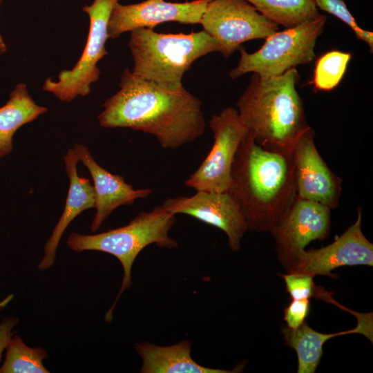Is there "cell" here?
Listing matches in <instances>:
<instances>
[{
	"label": "cell",
	"instance_id": "cell-1",
	"mask_svg": "<svg viewBox=\"0 0 373 373\" xmlns=\"http://www.w3.org/2000/svg\"><path fill=\"white\" fill-rule=\"evenodd\" d=\"M119 90L103 104L98 122L104 128H128L156 137L164 149H175L203 135L200 100L183 85L167 87L124 70Z\"/></svg>",
	"mask_w": 373,
	"mask_h": 373
},
{
	"label": "cell",
	"instance_id": "cell-2",
	"mask_svg": "<svg viewBox=\"0 0 373 373\" xmlns=\"http://www.w3.org/2000/svg\"><path fill=\"white\" fill-rule=\"evenodd\" d=\"M231 178L229 191L250 231L269 232L296 196L291 153L266 150L247 131L235 154Z\"/></svg>",
	"mask_w": 373,
	"mask_h": 373
},
{
	"label": "cell",
	"instance_id": "cell-3",
	"mask_svg": "<svg viewBox=\"0 0 373 373\" xmlns=\"http://www.w3.org/2000/svg\"><path fill=\"white\" fill-rule=\"evenodd\" d=\"M299 79L296 68L274 77L253 73L238 99L237 111L247 131L266 150L291 153L310 127L296 88Z\"/></svg>",
	"mask_w": 373,
	"mask_h": 373
},
{
	"label": "cell",
	"instance_id": "cell-4",
	"mask_svg": "<svg viewBox=\"0 0 373 373\" xmlns=\"http://www.w3.org/2000/svg\"><path fill=\"white\" fill-rule=\"evenodd\" d=\"M135 76L167 87L182 86L184 73L198 58L220 51V44L204 30L189 34L158 33L153 28L131 31L128 42Z\"/></svg>",
	"mask_w": 373,
	"mask_h": 373
},
{
	"label": "cell",
	"instance_id": "cell-5",
	"mask_svg": "<svg viewBox=\"0 0 373 373\" xmlns=\"http://www.w3.org/2000/svg\"><path fill=\"white\" fill-rule=\"evenodd\" d=\"M175 221V215L160 205L149 212L140 213L125 226L92 235L74 232L68 236L66 242L70 249L77 252L107 253L122 264L124 271L122 285L114 304L106 314V321H111L117 300L131 287L132 267L141 251L151 244L169 249L178 246L177 242L169 235Z\"/></svg>",
	"mask_w": 373,
	"mask_h": 373
},
{
	"label": "cell",
	"instance_id": "cell-6",
	"mask_svg": "<svg viewBox=\"0 0 373 373\" xmlns=\"http://www.w3.org/2000/svg\"><path fill=\"white\" fill-rule=\"evenodd\" d=\"M326 21V16L321 15L313 21L277 31L265 39L260 49L252 53L240 47V61L229 72L230 77L236 79L248 73L278 76L296 66L311 63Z\"/></svg>",
	"mask_w": 373,
	"mask_h": 373
},
{
	"label": "cell",
	"instance_id": "cell-7",
	"mask_svg": "<svg viewBox=\"0 0 373 373\" xmlns=\"http://www.w3.org/2000/svg\"><path fill=\"white\" fill-rule=\"evenodd\" d=\"M121 0H94L82 10L89 17L90 26L83 52L71 70H63L57 81L45 80L43 90L52 93L59 100L70 102L77 96L85 97L90 92V85L99 80L98 61L108 55L105 44L108 38V23L113 8Z\"/></svg>",
	"mask_w": 373,
	"mask_h": 373
},
{
	"label": "cell",
	"instance_id": "cell-8",
	"mask_svg": "<svg viewBox=\"0 0 373 373\" xmlns=\"http://www.w3.org/2000/svg\"><path fill=\"white\" fill-rule=\"evenodd\" d=\"M200 24L220 44V52L225 58L242 43L266 39L279 29L246 0H210Z\"/></svg>",
	"mask_w": 373,
	"mask_h": 373
},
{
	"label": "cell",
	"instance_id": "cell-9",
	"mask_svg": "<svg viewBox=\"0 0 373 373\" xmlns=\"http://www.w3.org/2000/svg\"><path fill=\"white\" fill-rule=\"evenodd\" d=\"M209 125L213 135L212 147L185 184L196 191L227 192L231 186L233 158L247 129L233 107L212 115Z\"/></svg>",
	"mask_w": 373,
	"mask_h": 373
},
{
	"label": "cell",
	"instance_id": "cell-10",
	"mask_svg": "<svg viewBox=\"0 0 373 373\" xmlns=\"http://www.w3.org/2000/svg\"><path fill=\"white\" fill-rule=\"evenodd\" d=\"M331 209L296 195L291 204L269 231L279 260L287 269L312 241L327 238Z\"/></svg>",
	"mask_w": 373,
	"mask_h": 373
},
{
	"label": "cell",
	"instance_id": "cell-11",
	"mask_svg": "<svg viewBox=\"0 0 373 373\" xmlns=\"http://www.w3.org/2000/svg\"><path fill=\"white\" fill-rule=\"evenodd\" d=\"M362 209H357L356 222L331 244L318 249L302 251L289 267L288 273L323 275L336 278L332 273L343 266L373 265V245L361 228Z\"/></svg>",
	"mask_w": 373,
	"mask_h": 373
},
{
	"label": "cell",
	"instance_id": "cell-12",
	"mask_svg": "<svg viewBox=\"0 0 373 373\" xmlns=\"http://www.w3.org/2000/svg\"><path fill=\"white\" fill-rule=\"evenodd\" d=\"M162 206L173 214H185L224 231L230 248L238 251L248 231L242 210L230 191H197L192 196H178L164 200Z\"/></svg>",
	"mask_w": 373,
	"mask_h": 373
},
{
	"label": "cell",
	"instance_id": "cell-13",
	"mask_svg": "<svg viewBox=\"0 0 373 373\" xmlns=\"http://www.w3.org/2000/svg\"><path fill=\"white\" fill-rule=\"evenodd\" d=\"M314 137L315 133L309 127L291 152L296 195L334 209L338 206L342 180L322 158Z\"/></svg>",
	"mask_w": 373,
	"mask_h": 373
},
{
	"label": "cell",
	"instance_id": "cell-14",
	"mask_svg": "<svg viewBox=\"0 0 373 373\" xmlns=\"http://www.w3.org/2000/svg\"><path fill=\"white\" fill-rule=\"evenodd\" d=\"M210 0H194L173 3L164 0H146L123 5L117 2L111 11L108 23V38L115 39L122 33L139 28H153L164 22L182 24L200 23Z\"/></svg>",
	"mask_w": 373,
	"mask_h": 373
},
{
	"label": "cell",
	"instance_id": "cell-15",
	"mask_svg": "<svg viewBox=\"0 0 373 373\" xmlns=\"http://www.w3.org/2000/svg\"><path fill=\"white\" fill-rule=\"evenodd\" d=\"M73 149L79 161L88 170L93 181L96 212L90 225L93 232L96 231L117 207L132 204L137 199L146 198L152 193L149 189H134L122 176L113 174L102 167L86 146L77 143Z\"/></svg>",
	"mask_w": 373,
	"mask_h": 373
},
{
	"label": "cell",
	"instance_id": "cell-16",
	"mask_svg": "<svg viewBox=\"0 0 373 373\" xmlns=\"http://www.w3.org/2000/svg\"><path fill=\"white\" fill-rule=\"evenodd\" d=\"M64 160L69 189L63 213L45 244L44 256L37 265L41 271L48 269L54 265L59 241L70 222L84 211L95 208L93 185L89 179L79 176L77 169L79 159L73 149L67 151Z\"/></svg>",
	"mask_w": 373,
	"mask_h": 373
},
{
	"label": "cell",
	"instance_id": "cell-17",
	"mask_svg": "<svg viewBox=\"0 0 373 373\" xmlns=\"http://www.w3.org/2000/svg\"><path fill=\"white\" fill-rule=\"evenodd\" d=\"M354 328L332 334H324L312 329L305 322L296 329L283 327L286 345L294 349L298 358V373H314L323 354V347L329 339L341 335L360 334L372 342V313H357Z\"/></svg>",
	"mask_w": 373,
	"mask_h": 373
},
{
	"label": "cell",
	"instance_id": "cell-18",
	"mask_svg": "<svg viewBox=\"0 0 373 373\" xmlns=\"http://www.w3.org/2000/svg\"><path fill=\"white\" fill-rule=\"evenodd\" d=\"M191 344L184 341L169 346L141 342L135 345L140 356L142 373H232L237 370L210 368L197 363L191 356Z\"/></svg>",
	"mask_w": 373,
	"mask_h": 373
},
{
	"label": "cell",
	"instance_id": "cell-19",
	"mask_svg": "<svg viewBox=\"0 0 373 373\" xmlns=\"http://www.w3.org/2000/svg\"><path fill=\"white\" fill-rule=\"evenodd\" d=\"M47 111L46 107L36 104L26 84L15 86L7 102L0 107V158L12 152L16 131Z\"/></svg>",
	"mask_w": 373,
	"mask_h": 373
},
{
	"label": "cell",
	"instance_id": "cell-20",
	"mask_svg": "<svg viewBox=\"0 0 373 373\" xmlns=\"http://www.w3.org/2000/svg\"><path fill=\"white\" fill-rule=\"evenodd\" d=\"M277 25L292 28L313 21L321 15L313 0H246Z\"/></svg>",
	"mask_w": 373,
	"mask_h": 373
},
{
	"label": "cell",
	"instance_id": "cell-21",
	"mask_svg": "<svg viewBox=\"0 0 373 373\" xmlns=\"http://www.w3.org/2000/svg\"><path fill=\"white\" fill-rule=\"evenodd\" d=\"M48 358L43 347H30L19 336L14 335L6 350L0 373H48L43 363Z\"/></svg>",
	"mask_w": 373,
	"mask_h": 373
},
{
	"label": "cell",
	"instance_id": "cell-22",
	"mask_svg": "<svg viewBox=\"0 0 373 373\" xmlns=\"http://www.w3.org/2000/svg\"><path fill=\"white\" fill-rule=\"evenodd\" d=\"M350 52L332 50L325 52L316 61L313 79L316 90L329 91L343 79L351 59Z\"/></svg>",
	"mask_w": 373,
	"mask_h": 373
},
{
	"label": "cell",
	"instance_id": "cell-23",
	"mask_svg": "<svg viewBox=\"0 0 373 373\" xmlns=\"http://www.w3.org/2000/svg\"><path fill=\"white\" fill-rule=\"evenodd\" d=\"M316 6L338 18L355 33L356 37L368 44L372 52L373 33L361 28L349 11L343 0H313Z\"/></svg>",
	"mask_w": 373,
	"mask_h": 373
},
{
	"label": "cell",
	"instance_id": "cell-24",
	"mask_svg": "<svg viewBox=\"0 0 373 373\" xmlns=\"http://www.w3.org/2000/svg\"><path fill=\"white\" fill-rule=\"evenodd\" d=\"M285 281L287 291L292 300L310 299L316 294L314 277L310 275L287 273L280 275Z\"/></svg>",
	"mask_w": 373,
	"mask_h": 373
},
{
	"label": "cell",
	"instance_id": "cell-25",
	"mask_svg": "<svg viewBox=\"0 0 373 373\" xmlns=\"http://www.w3.org/2000/svg\"><path fill=\"white\" fill-rule=\"evenodd\" d=\"M310 309L309 299L292 300L284 310L287 327L296 329L305 321Z\"/></svg>",
	"mask_w": 373,
	"mask_h": 373
},
{
	"label": "cell",
	"instance_id": "cell-26",
	"mask_svg": "<svg viewBox=\"0 0 373 373\" xmlns=\"http://www.w3.org/2000/svg\"><path fill=\"white\" fill-rule=\"evenodd\" d=\"M18 323L19 319L14 316L5 317L0 323V363L3 353L6 352L10 340L15 334L13 329Z\"/></svg>",
	"mask_w": 373,
	"mask_h": 373
},
{
	"label": "cell",
	"instance_id": "cell-27",
	"mask_svg": "<svg viewBox=\"0 0 373 373\" xmlns=\"http://www.w3.org/2000/svg\"><path fill=\"white\" fill-rule=\"evenodd\" d=\"M13 295L10 294L6 297L3 300L0 301V313L6 307V305L12 300Z\"/></svg>",
	"mask_w": 373,
	"mask_h": 373
},
{
	"label": "cell",
	"instance_id": "cell-28",
	"mask_svg": "<svg viewBox=\"0 0 373 373\" xmlns=\"http://www.w3.org/2000/svg\"><path fill=\"white\" fill-rule=\"evenodd\" d=\"M3 0H0V7L2 4ZM7 50V46L3 41V39L0 34V55L5 53Z\"/></svg>",
	"mask_w": 373,
	"mask_h": 373
}]
</instances>
